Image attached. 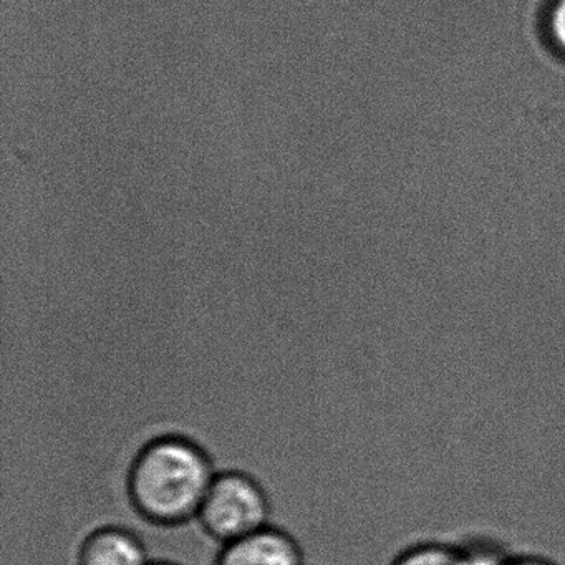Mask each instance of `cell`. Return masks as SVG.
Listing matches in <instances>:
<instances>
[{
	"label": "cell",
	"instance_id": "cell-4",
	"mask_svg": "<svg viewBox=\"0 0 565 565\" xmlns=\"http://www.w3.org/2000/svg\"><path fill=\"white\" fill-rule=\"evenodd\" d=\"M78 565H150L143 544L118 527L92 532L81 547Z\"/></svg>",
	"mask_w": 565,
	"mask_h": 565
},
{
	"label": "cell",
	"instance_id": "cell-9",
	"mask_svg": "<svg viewBox=\"0 0 565 565\" xmlns=\"http://www.w3.org/2000/svg\"><path fill=\"white\" fill-rule=\"evenodd\" d=\"M157 565H168V564H157Z\"/></svg>",
	"mask_w": 565,
	"mask_h": 565
},
{
	"label": "cell",
	"instance_id": "cell-7",
	"mask_svg": "<svg viewBox=\"0 0 565 565\" xmlns=\"http://www.w3.org/2000/svg\"><path fill=\"white\" fill-rule=\"evenodd\" d=\"M511 558L488 545H475L456 552V565H508Z\"/></svg>",
	"mask_w": 565,
	"mask_h": 565
},
{
	"label": "cell",
	"instance_id": "cell-6",
	"mask_svg": "<svg viewBox=\"0 0 565 565\" xmlns=\"http://www.w3.org/2000/svg\"><path fill=\"white\" fill-rule=\"evenodd\" d=\"M395 565H456V551L441 545H423L406 552Z\"/></svg>",
	"mask_w": 565,
	"mask_h": 565
},
{
	"label": "cell",
	"instance_id": "cell-5",
	"mask_svg": "<svg viewBox=\"0 0 565 565\" xmlns=\"http://www.w3.org/2000/svg\"><path fill=\"white\" fill-rule=\"evenodd\" d=\"M542 31L548 47L565 61V0H548L542 15Z\"/></svg>",
	"mask_w": 565,
	"mask_h": 565
},
{
	"label": "cell",
	"instance_id": "cell-2",
	"mask_svg": "<svg viewBox=\"0 0 565 565\" xmlns=\"http://www.w3.org/2000/svg\"><path fill=\"white\" fill-rule=\"evenodd\" d=\"M269 504L260 486L243 472L216 476L198 519L207 534L230 544L267 527Z\"/></svg>",
	"mask_w": 565,
	"mask_h": 565
},
{
	"label": "cell",
	"instance_id": "cell-3",
	"mask_svg": "<svg viewBox=\"0 0 565 565\" xmlns=\"http://www.w3.org/2000/svg\"><path fill=\"white\" fill-rule=\"evenodd\" d=\"M217 565H302V557L289 535L264 527L224 544Z\"/></svg>",
	"mask_w": 565,
	"mask_h": 565
},
{
	"label": "cell",
	"instance_id": "cell-1",
	"mask_svg": "<svg viewBox=\"0 0 565 565\" xmlns=\"http://www.w3.org/2000/svg\"><path fill=\"white\" fill-rule=\"evenodd\" d=\"M214 478L210 459L196 445L164 436L135 458L128 492L148 521L174 525L198 515Z\"/></svg>",
	"mask_w": 565,
	"mask_h": 565
},
{
	"label": "cell",
	"instance_id": "cell-8",
	"mask_svg": "<svg viewBox=\"0 0 565 565\" xmlns=\"http://www.w3.org/2000/svg\"><path fill=\"white\" fill-rule=\"evenodd\" d=\"M508 565H552L548 564V562L541 561V558H511V561L508 562Z\"/></svg>",
	"mask_w": 565,
	"mask_h": 565
}]
</instances>
